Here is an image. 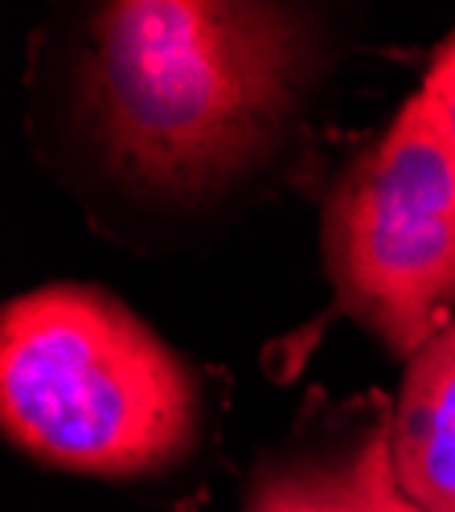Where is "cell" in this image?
Listing matches in <instances>:
<instances>
[{
	"label": "cell",
	"mask_w": 455,
	"mask_h": 512,
	"mask_svg": "<svg viewBox=\"0 0 455 512\" xmlns=\"http://www.w3.org/2000/svg\"><path fill=\"white\" fill-rule=\"evenodd\" d=\"M312 33L255 0H115L87 21L78 95L103 156L144 189L210 193L259 164L300 107Z\"/></svg>",
	"instance_id": "1"
},
{
	"label": "cell",
	"mask_w": 455,
	"mask_h": 512,
	"mask_svg": "<svg viewBox=\"0 0 455 512\" xmlns=\"http://www.w3.org/2000/svg\"><path fill=\"white\" fill-rule=\"evenodd\" d=\"M197 377L103 287L50 283L0 320V422L33 459L87 476L173 467L197 439Z\"/></svg>",
	"instance_id": "2"
},
{
	"label": "cell",
	"mask_w": 455,
	"mask_h": 512,
	"mask_svg": "<svg viewBox=\"0 0 455 512\" xmlns=\"http://www.w3.org/2000/svg\"><path fill=\"white\" fill-rule=\"evenodd\" d=\"M324 263L341 308L415 357L455 308V152L410 99L324 205Z\"/></svg>",
	"instance_id": "3"
},
{
	"label": "cell",
	"mask_w": 455,
	"mask_h": 512,
	"mask_svg": "<svg viewBox=\"0 0 455 512\" xmlns=\"http://www.w3.org/2000/svg\"><path fill=\"white\" fill-rule=\"evenodd\" d=\"M386 443L406 500L455 512V320L410 357Z\"/></svg>",
	"instance_id": "4"
},
{
	"label": "cell",
	"mask_w": 455,
	"mask_h": 512,
	"mask_svg": "<svg viewBox=\"0 0 455 512\" xmlns=\"http://www.w3.org/2000/svg\"><path fill=\"white\" fill-rule=\"evenodd\" d=\"M246 512H361L353 459L337 463H292L267 472Z\"/></svg>",
	"instance_id": "5"
},
{
	"label": "cell",
	"mask_w": 455,
	"mask_h": 512,
	"mask_svg": "<svg viewBox=\"0 0 455 512\" xmlns=\"http://www.w3.org/2000/svg\"><path fill=\"white\" fill-rule=\"evenodd\" d=\"M353 476H357V500L361 512H419L406 500V492L398 488L394 463H390V443L386 431L369 439L357 455H353Z\"/></svg>",
	"instance_id": "6"
},
{
	"label": "cell",
	"mask_w": 455,
	"mask_h": 512,
	"mask_svg": "<svg viewBox=\"0 0 455 512\" xmlns=\"http://www.w3.org/2000/svg\"><path fill=\"white\" fill-rule=\"evenodd\" d=\"M423 103V111L431 115V123L439 127V136L447 140V148L455 152V37L443 41L439 58L431 62L427 78H423V91L415 95Z\"/></svg>",
	"instance_id": "7"
}]
</instances>
